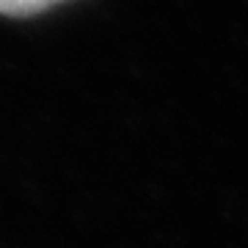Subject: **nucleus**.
Wrapping results in <instances>:
<instances>
[{
  "label": "nucleus",
  "mask_w": 248,
  "mask_h": 248,
  "mask_svg": "<svg viewBox=\"0 0 248 248\" xmlns=\"http://www.w3.org/2000/svg\"><path fill=\"white\" fill-rule=\"evenodd\" d=\"M58 3H63V0H0V14L25 17V14H36L50 6H58Z\"/></svg>",
  "instance_id": "obj_1"
}]
</instances>
